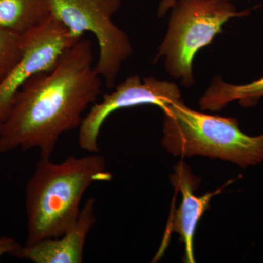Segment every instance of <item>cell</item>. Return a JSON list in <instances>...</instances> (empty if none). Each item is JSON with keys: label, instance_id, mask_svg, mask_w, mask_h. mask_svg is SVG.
Listing matches in <instances>:
<instances>
[{"label": "cell", "instance_id": "1", "mask_svg": "<svg viewBox=\"0 0 263 263\" xmlns=\"http://www.w3.org/2000/svg\"><path fill=\"white\" fill-rule=\"evenodd\" d=\"M92 64V43L82 37L52 70L29 79L0 128V153L37 149L51 158L60 136L80 127L83 114L101 93Z\"/></svg>", "mask_w": 263, "mask_h": 263}, {"label": "cell", "instance_id": "14", "mask_svg": "<svg viewBox=\"0 0 263 263\" xmlns=\"http://www.w3.org/2000/svg\"><path fill=\"white\" fill-rule=\"evenodd\" d=\"M177 0H162L160 3V8H159L158 15L160 17L164 16L166 14L170 8H172L173 6Z\"/></svg>", "mask_w": 263, "mask_h": 263}, {"label": "cell", "instance_id": "7", "mask_svg": "<svg viewBox=\"0 0 263 263\" xmlns=\"http://www.w3.org/2000/svg\"><path fill=\"white\" fill-rule=\"evenodd\" d=\"M181 100L177 85L157 80L155 77L129 76L117 85L113 92L105 94L100 103L91 105L83 119L79 133V145L89 153H98V137L107 118L119 109L138 105H155L163 110L170 104Z\"/></svg>", "mask_w": 263, "mask_h": 263}, {"label": "cell", "instance_id": "4", "mask_svg": "<svg viewBox=\"0 0 263 263\" xmlns=\"http://www.w3.org/2000/svg\"><path fill=\"white\" fill-rule=\"evenodd\" d=\"M230 0H177L173 6L168 30L156 59L166 57L170 75L184 86L194 84L193 64L197 52L212 42L230 18L247 16Z\"/></svg>", "mask_w": 263, "mask_h": 263}, {"label": "cell", "instance_id": "2", "mask_svg": "<svg viewBox=\"0 0 263 263\" xmlns=\"http://www.w3.org/2000/svg\"><path fill=\"white\" fill-rule=\"evenodd\" d=\"M111 179L105 159L98 153L70 156L60 163L41 157L26 186L25 245L63 235L77 220L89 186Z\"/></svg>", "mask_w": 263, "mask_h": 263}, {"label": "cell", "instance_id": "3", "mask_svg": "<svg viewBox=\"0 0 263 263\" xmlns=\"http://www.w3.org/2000/svg\"><path fill=\"white\" fill-rule=\"evenodd\" d=\"M162 145L174 156L200 155L247 168L263 162V134L249 136L235 118L200 113L181 100L163 109Z\"/></svg>", "mask_w": 263, "mask_h": 263}, {"label": "cell", "instance_id": "13", "mask_svg": "<svg viewBox=\"0 0 263 263\" xmlns=\"http://www.w3.org/2000/svg\"><path fill=\"white\" fill-rule=\"evenodd\" d=\"M21 246L22 245L12 237H0V259L6 254L13 256Z\"/></svg>", "mask_w": 263, "mask_h": 263}, {"label": "cell", "instance_id": "12", "mask_svg": "<svg viewBox=\"0 0 263 263\" xmlns=\"http://www.w3.org/2000/svg\"><path fill=\"white\" fill-rule=\"evenodd\" d=\"M22 53V35L0 29V83L18 62Z\"/></svg>", "mask_w": 263, "mask_h": 263}, {"label": "cell", "instance_id": "10", "mask_svg": "<svg viewBox=\"0 0 263 263\" xmlns=\"http://www.w3.org/2000/svg\"><path fill=\"white\" fill-rule=\"evenodd\" d=\"M50 15L48 0H0V29L23 35Z\"/></svg>", "mask_w": 263, "mask_h": 263}, {"label": "cell", "instance_id": "8", "mask_svg": "<svg viewBox=\"0 0 263 263\" xmlns=\"http://www.w3.org/2000/svg\"><path fill=\"white\" fill-rule=\"evenodd\" d=\"M96 200L90 197L76 222L61 236L21 246L13 256L34 263H82L85 243L96 222Z\"/></svg>", "mask_w": 263, "mask_h": 263}, {"label": "cell", "instance_id": "5", "mask_svg": "<svg viewBox=\"0 0 263 263\" xmlns=\"http://www.w3.org/2000/svg\"><path fill=\"white\" fill-rule=\"evenodd\" d=\"M50 15L65 27L76 40L91 32L98 41L99 57L95 72L113 88L122 62L133 53L130 41L112 17L121 0H48Z\"/></svg>", "mask_w": 263, "mask_h": 263}, {"label": "cell", "instance_id": "9", "mask_svg": "<svg viewBox=\"0 0 263 263\" xmlns=\"http://www.w3.org/2000/svg\"><path fill=\"white\" fill-rule=\"evenodd\" d=\"M171 181L176 190H180L182 194V202L173 217L170 219L164 241L155 260L162 255L169 235L175 232L179 233L184 245L185 260L188 263H194L193 242L197 224L202 214L209 208L211 199L220 193L221 190L205 194L201 197L194 195V190L198 184V179L192 174L190 167L183 162H180L175 167V174L171 176Z\"/></svg>", "mask_w": 263, "mask_h": 263}, {"label": "cell", "instance_id": "11", "mask_svg": "<svg viewBox=\"0 0 263 263\" xmlns=\"http://www.w3.org/2000/svg\"><path fill=\"white\" fill-rule=\"evenodd\" d=\"M263 96V77L249 84H227L220 78H215L206 92L200 99L202 110H221L228 103L238 100L240 105L250 107Z\"/></svg>", "mask_w": 263, "mask_h": 263}, {"label": "cell", "instance_id": "6", "mask_svg": "<svg viewBox=\"0 0 263 263\" xmlns=\"http://www.w3.org/2000/svg\"><path fill=\"white\" fill-rule=\"evenodd\" d=\"M22 37V57L0 83V128L9 117L23 85L36 74L52 70L62 55L79 41L51 15Z\"/></svg>", "mask_w": 263, "mask_h": 263}]
</instances>
